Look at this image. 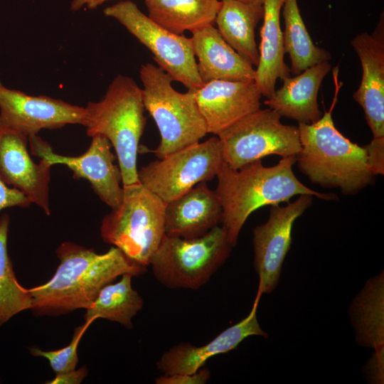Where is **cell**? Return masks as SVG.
<instances>
[{"label": "cell", "instance_id": "6da1fadb", "mask_svg": "<svg viewBox=\"0 0 384 384\" xmlns=\"http://www.w3.org/2000/svg\"><path fill=\"white\" fill-rule=\"evenodd\" d=\"M60 263L45 284L28 289L31 309L37 316H59L88 309L101 289L118 277L144 274L146 267L112 247L98 254L73 242H64L55 250Z\"/></svg>", "mask_w": 384, "mask_h": 384}, {"label": "cell", "instance_id": "7a4b0ae2", "mask_svg": "<svg viewBox=\"0 0 384 384\" xmlns=\"http://www.w3.org/2000/svg\"><path fill=\"white\" fill-rule=\"evenodd\" d=\"M296 156L282 157L274 166H263L257 160L239 169L223 163L217 174L215 190L223 208L222 227L233 247L237 245L240 230L247 218L265 206L279 205L297 195H310L331 201L333 193L314 191L303 184L294 175L292 166Z\"/></svg>", "mask_w": 384, "mask_h": 384}, {"label": "cell", "instance_id": "3957f363", "mask_svg": "<svg viewBox=\"0 0 384 384\" xmlns=\"http://www.w3.org/2000/svg\"><path fill=\"white\" fill-rule=\"evenodd\" d=\"M337 75L338 68L334 70L336 87L331 109L314 123H299L301 150L296 162L311 182L352 195L371 184L375 176L365 147L351 142L334 125L332 110L341 85Z\"/></svg>", "mask_w": 384, "mask_h": 384}, {"label": "cell", "instance_id": "277c9868", "mask_svg": "<svg viewBox=\"0 0 384 384\" xmlns=\"http://www.w3.org/2000/svg\"><path fill=\"white\" fill-rule=\"evenodd\" d=\"M84 108L87 135L103 136L114 147L122 185L139 183L137 159L146 122L142 88L132 78L119 75L100 101Z\"/></svg>", "mask_w": 384, "mask_h": 384}, {"label": "cell", "instance_id": "5b68a950", "mask_svg": "<svg viewBox=\"0 0 384 384\" xmlns=\"http://www.w3.org/2000/svg\"><path fill=\"white\" fill-rule=\"evenodd\" d=\"M145 110L154 119L161 140L154 153L158 159L200 142L208 133L193 91L179 92L161 68L146 63L139 70Z\"/></svg>", "mask_w": 384, "mask_h": 384}, {"label": "cell", "instance_id": "8992f818", "mask_svg": "<svg viewBox=\"0 0 384 384\" xmlns=\"http://www.w3.org/2000/svg\"><path fill=\"white\" fill-rule=\"evenodd\" d=\"M123 188L121 203L102 220L100 235L146 267L165 235L166 203L140 182Z\"/></svg>", "mask_w": 384, "mask_h": 384}, {"label": "cell", "instance_id": "52a82bcc", "mask_svg": "<svg viewBox=\"0 0 384 384\" xmlns=\"http://www.w3.org/2000/svg\"><path fill=\"white\" fill-rule=\"evenodd\" d=\"M233 247L219 225L196 238L165 235L149 265L164 286L196 290L205 285L225 263Z\"/></svg>", "mask_w": 384, "mask_h": 384}, {"label": "cell", "instance_id": "ba28073f", "mask_svg": "<svg viewBox=\"0 0 384 384\" xmlns=\"http://www.w3.org/2000/svg\"><path fill=\"white\" fill-rule=\"evenodd\" d=\"M271 108L256 110L220 133L224 162L239 169L266 156H297L301 150L298 127L282 123Z\"/></svg>", "mask_w": 384, "mask_h": 384}, {"label": "cell", "instance_id": "9c48e42d", "mask_svg": "<svg viewBox=\"0 0 384 384\" xmlns=\"http://www.w3.org/2000/svg\"><path fill=\"white\" fill-rule=\"evenodd\" d=\"M105 16L117 20L153 54L158 66L188 90L200 88L191 38L172 33L152 21L131 1H123L104 10Z\"/></svg>", "mask_w": 384, "mask_h": 384}, {"label": "cell", "instance_id": "30bf717a", "mask_svg": "<svg viewBox=\"0 0 384 384\" xmlns=\"http://www.w3.org/2000/svg\"><path fill=\"white\" fill-rule=\"evenodd\" d=\"M224 163L218 136L151 161L138 170L139 179L168 203L201 182L212 180Z\"/></svg>", "mask_w": 384, "mask_h": 384}, {"label": "cell", "instance_id": "8fae6325", "mask_svg": "<svg viewBox=\"0 0 384 384\" xmlns=\"http://www.w3.org/2000/svg\"><path fill=\"white\" fill-rule=\"evenodd\" d=\"M28 142L33 155L46 159L52 166H66L73 172L75 178L87 180L94 192L111 209L119 206L124 194L122 174L119 166L114 164L115 156L106 137H92L87 150L78 156L54 152L51 146L37 134L28 137Z\"/></svg>", "mask_w": 384, "mask_h": 384}, {"label": "cell", "instance_id": "7c38bea8", "mask_svg": "<svg viewBox=\"0 0 384 384\" xmlns=\"http://www.w3.org/2000/svg\"><path fill=\"white\" fill-rule=\"evenodd\" d=\"M312 197L300 195L284 206H271L267 222L254 228V267L259 276L257 292L262 294L271 293L277 287L291 247L293 224L311 205Z\"/></svg>", "mask_w": 384, "mask_h": 384}, {"label": "cell", "instance_id": "4fadbf2b", "mask_svg": "<svg viewBox=\"0 0 384 384\" xmlns=\"http://www.w3.org/2000/svg\"><path fill=\"white\" fill-rule=\"evenodd\" d=\"M85 108L47 96H32L4 87L0 82V127L26 137L41 129L67 124L83 125Z\"/></svg>", "mask_w": 384, "mask_h": 384}, {"label": "cell", "instance_id": "5bb4252c", "mask_svg": "<svg viewBox=\"0 0 384 384\" xmlns=\"http://www.w3.org/2000/svg\"><path fill=\"white\" fill-rule=\"evenodd\" d=\"M28 137L24 134L0 127V178L49 215L52 165L43 158L35 163L28 151Z\"/></svg>", "mask_w": 384, "mask_h": 384}, {"label": "cell", "instance_id": "9a60e30c", "mask_svg": "<svg viewBox=\"0 0 384 384\" xmlns=\"http://www.w3.org/2000/svg\"><path fill=\"white\" fill-rule=\"evenodd\" d=\"M362 67V78L353 97L365 114L373 138L384 137V19L371 34L363 32L351 42Z\"/></svg>", "mask_w": 384, "mask_h": 384}, {"label": "cell", "instance_id": "2e32d148", "mask_svg": "<svg viewBox=\"0 0 384 384\" xmlns=\"http://www.w3.org/2000/svg\"><path fill=\"white\" fill-rule=\"evenodd\" d=\"M193 92L208 133L215 136L261 106L262 95L255 80H214Z\"/></svg>", "mask_w": 384, "mask_h": 384}, {"label": "cell", "instance_id": "e0dca14e", "mask_svg": "<svg viewBox=\"0 0 384 384\" xmlns=\"http://www.w3.org/2000/svg\"><path fill=\"white\" fill-rule=\"evenodd\" d=\"M262 294L258 292L250 314L238 323L228 327L207 343L196 346L181 342L162 353L156 363L163 374L193 373L203 368L213 356L228 353L251 336L268 337L257 318V309Z\"/></svg>", "mask_w": 384, "mask_h": 384}, {"label": "cell", "instance_id": "ac0fdd59", "mask_svg": "<svg viewBox=\"0 0 384 384\" xmlns=\"http://www.w3.org/2000/svg\"><path fill=\"white\" fill-rule=\"evenodd\" d=\"M223 208L215 191L201 182L166 203L165 235L191 239L201 237L222 221Z\"/></svg>", "mask_w": 384, "mask_h": 384}, {"label": "cell", "instance_id": "d6986e66", "mask_svg": "<svg viewBox=\"0 0 384 384\" xmlns=\"http://www.w3.org/2000/svg\"><path fill=\"white\" fill-rule=\"evenodd\" d=\"M191 33L193 53L198 58L197 70L203 84L214 80H255L254 66L225 41L213 25Z\"/></svg>", "mask_w": 384, "mask_h": 384}, {"label": "cell", "instance_id": "ffe728a7", "mask_svg": "<svg viewBox=\"0 0 384 384\" xmlns=\"http://www.w3.org/2000/svg\"><path fill=\"white\" fill-rule=\"evenodd\" d=\"M329 61L311 66L294 77L282 80L283 85L264 104L281 117L310 124L321 117L317 97L321 82L331 70Z\"/></svg>", "mask_w": 384, "mask_h": 384}, {"label": "cell", "instance_id": "44dd1931", "mask_svg": "<svg viewBox=\"0 0 384 384\" xmlns=\"http://www.w3.org/2000/svg\"><path fill=\"white\" fill-rule=\"evenodd\" d=\"M284 0H263V23L260 29L259 63L255 82L262 96L270 98L275 91L277 79L290 76V68L284 62L286 53L280 12Z\"/></svg>", "mask_w": 384, "mask_h": 384}, {"label": "cell", "instance_id": "7402d4cb", "mask_svg": "<svg viewBox=\"0 0 384 384\" xmlns=\"http://www.w3.org/2000/svg\"><path fill=\"white\" fill-rule=\"evenodd\" d=\"M263 4L220 0L215 23L225 41L253 66L259 63L255 28L263 17Z\"/></svg>", "mask_w": 384, "mask_h": 384}, {"label": "cell", "instance_id": "603a6c76", "mask_svg": "<svg viewBox=\"0 0 384 384\" xmlns=\"http://www.w3.org/2000/svg\"><path fill=\"white\" fill-rule=\"evenodd\" d=\"M384 274L368 279L353 299L349 309L356 340L361 346L383 352L384 346Z\"/></svg>", "mask_w": 384, "mask_h": 384}, {"label": "cell", "instance_id": "cb8c5ba5", "mask_svg": "<svg viewBox=\"0 0 384 384\" xmlns=\"http://www.w3.org/2000/svg\"><path fill=\"white\" fill-rule=\"evenodd\" d=\"M148 16L165 29L183 35L213 25L219 0H144Z\"/></svg>", "mask_w": 384, "mask_h": 384}, {"label": "cell", "instance_id": "d4e9b609", "mask_svg": "<svg viewBox=\"0 0 384 384\" xmlns=\"http://www.w3.org/2000/svg\"><path fill=\"white\" fill-rule=\"evenodd\" d=\"M133 277L131 274H124L118 282L104 286L86 309L85 321L105 319L132 329L133 317L144 305L142 297L132 286Z\"/></svg>", "mask_w": 384, "mask_h": 384}, {"label": "cell", "instance_id": "484cf974", "mask_svg": "<svg viewBox=\"0 0 384 384\" xmlns=\"http://www.w3.org/2000/svg\"><path fill=\"white\" fill-rule=\"evenodd\" d=\"M283 44L291 60L290 70L298 75L319 63L329 61L331 53L314 45L306 28L297 0H284Z\"/></svg>", "mask_w": 384, "mask_h": 384}, {"label": "cell", "instance_id": "4316f807", "mask_svg": "<svg viewBox=\"0 0 384 384\" xmlns=\"http://www.w3.org/2000/svg\"><path fill=\"white\" fill-rule=\"evenodd\" d=\"M10 218L4 214L0 218V326L11 317L31 309L32 297L16 279L7 250Z\"/></svg>", "mask_w": 384, "mask_h": 384}, {"label": "cell", "instance_id": "83f0119b", "mask_svg": "<svg viewBox=\"0 0 384 384\" xmlns=\"http://www.w3.org/2000/svg\"><path fill=\"white\" fill-rule=\"evenodd\" d=\"M94 320H86L75 328L70 343L63 348L55 351H43L35 346L29 347L30 353L33 356L46 358L55 374L65 373L76 368L78 363V348L84 334Z\"/></svg>", "mask_w": 384, "mask_h": 384}, {"label": "cell", "instance_id": "f1b7e54d", "mask_svg": "<svg viewBox=\"0 0 384 384\" xmlns=\"http://www.w3.org/2000/svg\"><path fill=\"white\" fill-rule=\"evenodd\" d=\"M210 377L209 370L201 368L193 373L163 374L155 380L156 384H205Z\"/></svg>", "mask_w": 384, "mask_h": 384}, {"label": "cell", "instance_id": "f546056e", "mask_svg": "<svg viewBox=\"0 0 384 384\" xmlns=\"http://www.w3.org/2000/svg\"><path fill=\"white\" fill-rule=\"evenodd\" d=\"M368 164L375 176L384 174V137L373 138L364 146Z\"/></svg>", "mask_w": 384, "mask_h": 384}, {"label": "cell", "instance_id": "4dcf8cb0", "mask_svg": "<svg viewBox=\"0 0 384 384\" xmlns=\"http://www.w3.org/2000/svg\"><path fill=\"white\" fill-rule=\"evenodd\" d=\"M31 204L19 190L9 187L0 178V211L10 207H28Z\"/></svg>", "mask_w": 384, "mask_h": 384}, {"label": "cell", "instance_id": "1f68e13d", "mask_svg": "<svg viewBox=\"0 0 384 384\" xmlns=\"http://www.w3.org/2000/svg\"><path fill=\"white\" fill-rule=\"evenodd\" d=\"M88 370L86 366L76 370H69L65 373L55 374V377L48 382V384H80L87 377Z\"/></svg>", "mask_w": 384, "mask_h": 384}, {"label": "cell", "instance_id": "d6a6232c", "mask_svg": "<svg viewBox=\"0 0 384 384\" xmlns=\"http://www.w3.org/2000/svg\"><path fill=\"white\" fill-rule=\"evenodd\" d=\"M107 1L108 0H73L70 9L78 11L84 6L90 9H94Z\"/></svg>", "mask_w": 384, "mask_h": 384}, {"label": "cell", "instance_id": "836d02e7", "mask_svg": "<svg viewBox=\"0 0 384 384\" xmlns=\"http://www.w3.org/2000/svg\"><path fill=\"white\" fill-rule=\"evenodd\" d=\"M245 3L257 4H263V0H239Z\"/></svg>", "mask_w": 384, "mask_h": 384}]
</instances>
